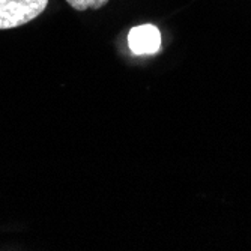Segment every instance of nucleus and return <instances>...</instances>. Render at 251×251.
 Instances as JSON below:
<instances>
[{"instance_id":"obj_1","label":"nucleus","mask_w":251,"mask_h":251,"mask_svg":"<svg viewBox=\"0 0 251 251\" xmlns=\"http://www.w3.org/2000/svg\"><path fill=\"white\" fill-rule=\"evenodd\" d=\"M49 0H0V29H14L39 17Z\"/></svg>"},{"instance_id":"obj_2","label":"nucleus","mask_w":251,"mask_h":251,"mask_svg":"<svg viewBox=\"0 0 251 251\" xmlns=\"http://www.w3.org/2000/svg\"><path fill=\"white\" fill-rule=\"evenodd\" d=\"M128 45L134 54H153L161 47V33L153 25L135 26L128 33Z\"/></svg>"},{"instance_id":"obj_3","label":"nucleus","mask_w":251,"mask_h":251,"mask_svg":"<svg viewBox=\"0 0 251 251\" xmlns=\"http://www.w3.org/2000/svg\"><path fill=\"white\" fill-rule=\"evenodd\" d=\"M70 6H73L75 11H86L87 8L92 9H100L105 3H108V0H66Z\"/></svg>"}]
</instances>
